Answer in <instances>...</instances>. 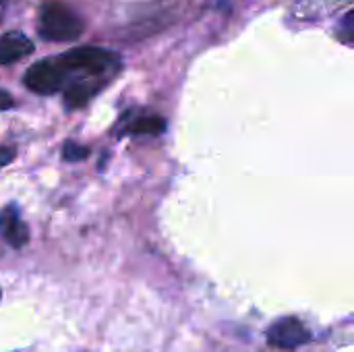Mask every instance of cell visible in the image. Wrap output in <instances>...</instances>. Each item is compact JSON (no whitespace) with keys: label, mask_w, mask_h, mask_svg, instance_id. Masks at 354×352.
I'll return each instance as SVG.
<instances>
[{"label":"cell","mask_w":354,"mask_h":352,"mask_svg":"<svg viewBox=\"0 0 354 352\" xmlns=\"http://www.w3.org/2000/svg\"><path fill=\"white\" fill-rule=\"evenodd\" d=\"M56 62L64 77V89L68 85H77V83L93 85V87L102 89V85L120 66L118 54L104 50V48H93V46L73 48V50L56 56Z\"/></svg>","instance_id":"6da1fadb"},{"label":"cell","mask_w":354,"mask_h":352,"mask_svg":"<svg viewBox=\"0 0 354 352\" xmlns=\"http://www.w3.org/2000/svg\"><path fill=\"white\" fill-rule=\"evenodd\" d=\"M12 106H15V100L10 98V93L4 91V89H0V110H8Z\"/></svg>","instance_id":"9c48e42d"},{"label":"cell","mask_w":354,"mask_h":352,"mask_svg":"<svg viewBox=\"0 0 354 352\" xmlns=\"http://www.w3.org/2000/svg\"><path fill=\"white\" fill-rule=\"evenodd\" d=\"M0 297H2V293H0Z\"/></svg>","instance_id":"7c38bea8"},{"label":"cell","mask_w":354,"mask_h":352,"mask_svg":"<svg viewBox=\"0 0 354 352\" xmlns=\"http://www.w3.org/2000/svg\"><path fill=\"white\" fill-rule=\"evenodd\" d=\"M89 156V147L81 145V143H75V141H66L62 145V158L66 162H81Z\"/></svg>","instance_id":"ba28073f"},{"label":"cell","mask_w":354,"mask_h":352,"mask_svg":"<svg viewBox=\"0 0 354 352\" xmlns=\"http://www.w3.org/2000/svg\"><path fill=\"white\" fill-rule=\"evenodd\" d=\"M2 10H4V0H0V21H2Z\"/></svg>","instance_id":"8fae6325"},{"label":"cell","mask_w":354,"mask_h":352,"mask_svg":"<svg viewBox=\"0 0 354 352\" xmlns=\"http://www.w3.org/2000/svg\"><path fill=\"white\" fill-rule=\"evenodd\" d=\"M25 85L39 95H52L64 89V77L56 58H44L25 73Z\"/></svg>","instance_id":"3957f363"},{"label":"cell","mask_w":354,"mask_h":352,"mask_svg":"<svg viewBox=\"0 0 354 352\" xmlns=\"http://www.w3.org/2000/svg\"><path fill=\"white\" fill-rule=\"evenodd\" d=\"M311 340L309 330L305 328V324L297 317H284L280 322H276L270 330H268V342L274 349H284V351H292L299 349L303 344H307Z\"/></svg>","instance_id":"277c9868"},{"label":"cell","mask_w":354,"mask_h":352,"mask_svg":"<svg viewBox=\"0 0 354 352\" xmlns=\"http://www.w3.org/2000/svg\"><path fill=\"white\" fill-rule=\"evenodd\" d=\"M166 129L162 116H139L129 124V133L133 135H160Z\"/></svg>","instance_id":"52a82bcc"},{"label":"cell","mask_w":354,"mask_h":352,"mask_svg":"<svg viewBox=\"0 0 354 352\" xmlns=\"http://www.w3.org/2000/svg\"><path fill=\"white\" fill-rule=\"evenodd\" d=\"M33 52V44L29 37H25L19 31L4 33L0 37V64H8L15 60H21Z\"/></svg>","instance_id":"8992f818"},{"label":"cell","mask_w":354,"mask_h":352,"mask_svg":"<svg viewBox=\"0 0 354 352\" xmlns=\"http://www.w3.org/2000/svg\"><path fill=\"white\" fill-rule=\"evenodd\" d=\"M344 27L353 33V37H354V12H351L348 17H346V21H344Z\"/></svg>","instance_id":"30bf717a"},{"label":"cell","mask_w":354,"mask_h":352,"mask_svg":"<svg viewBox=\"0 0 354 352\" xmlns=\"http://www.w3.org/2000/svg\"><path fill=\"white\" fill-rule=\"evenodd\" d=\"M37 31L50 41H75L85 31V23L68 4L50 0L39 8Z\"/></svg>","instance_id":"7a4b0ae2"},{"label":"cell","mask_w":354,"mask_h":352,"mask_svg":"<svg viewBox=\"0 0 354 352\" xmlns=\"http://www.w3.org/2000/svg\"><path fill=\"white\" fill-rule=\"evenodd\" d=\"M0 237L12 249H23L29 243V230L19 218V210L15 205H6L0 212Z\"/></svg>","instance_id":"5b68a950"}]
</instances>
